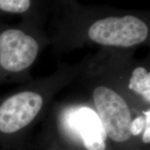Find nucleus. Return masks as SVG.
Listing matches in <instances>:
<instances>
[{
  "label": "nucleus",
  "mask_w": 150,
  "mask_h": 150,
  "mask_svg": "<svg viewBox=\"0 0 150 150\" xmlns=\"http://www.w3.org/2000/svg\"><path fill=\"white\" fill-rule=\"evenodd\" d=\"M148 27L137 17H108L95 22L88 29L92 40L106 46L128 47L143 42L148 35Z\"/></svg>",
  "instance_id": "nucleus-1"
},
{
  "label": "nucleus",
  "mask_w": 150,
  "mask_h": 150,
  "mask_svg": "<svg viewBox=\"0 0 150 150\" xmlns=\"http://www.w3.org/2000/svg\"><path fill=\"white\" fill-rule=\"evenodd\" d=\"M93 99L106 136L118 142L129 140L131 136L132 119L125 99L106 86H98L95 89Z\"/></svg>",
  "instance_id": "nucleus-2"
},
{
  "label": "nucleus",
  "mask_w": 150,
  "mask_h": 150,
  "mask_svg": "<svg viewBox=\"0 0 150 150\" xmlns=\"http://www.w3.org/2000/svg\"><path fill=\"white\" fill-rule=\"evenodd\" d=\"M33 38L20 29L10 28L0 32V70L16 74L33 64L38 52Z\"/></svg>",
  "instance_id": "nucleus-3"
},
{
  "label": "nucleus",
  "mask_w": 150,
  "mask_h": 150,
  "mask_svg": "<svg viewBox=\"0 0 150 150\" xmlns=\"http://www.w3.org/2000/svg\"><path fill=\"white\" fill-rule=\"evenodd\" d=\"M76 127L88 150H105L106 134L99 117L90 109H83L78 114Z\"/></svg>",
  "instance_id": "nucleus-4"
},
{
  "label": "nucleus",
  "mask_w": 150,
  "mask_h": 150,
  "mask_svg": "<svg viewBox=\"0 0 150 150\" xmlns=\"http://www.w3.org/2000/svg\"><path fill=\"white\" fill-rule=\"evenodd\" d=\"M129 88L141 95L147 103L150 102V73L144 67H136L133 71Z\"/></svg>",
  "instance_id": "nucleus-5"
},
{
  "label": "nucleus",
  "mask_w": 150,
  "mask_h": 150,
  "mask_svg": "<svg viewBox=\"0 0 150 150\" xmlns=\"http://www.w3.org/2000/svg\"><path fill=\"white\" fill-rule=\"evenodd\" d=\"M29 0H0V11L10 13H23L29 10Z\"/></svg>",
  "instance_id": "nucleus-6"
},
{
  "label": "nucleus",
  "mask_w": 150,
  "mask_h": 150,
  "mask_svg": "<svg viewBox=\"0 0 150 150\" xmlns=\"http://www.w3.org/2000/svg\"><path fill=\"white\" fill-rule=\"evenodd\" d=\"M146 125L145 117L139 116L132 121L131 125V134L133 136H138L145 129Z\"/></svg>",
  "instance_id": "nucleus-7"
},
{
  "label": "nucleus",
  "mask_w": 150,
  "mask_h": 150,
  "mask_svg": "<svg viewBox=\"0 0 150 150\" xmlns=\"http://www.w3.org/2000/svg\"><path fill=\"white\" fill-rule=\"evenodd\" d=\"M146 125L145 127L143 136H142V141L147 144L150 142V110H148L145 112Z\"/></svg>",
  "instance_id": "nucleus-8"
}]
</instances>
